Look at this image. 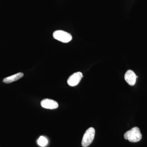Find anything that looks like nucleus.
I'll use <instances>...</instances> for the list:
<instances>
[{
  "label": "nucleus",
  "instance_id": "1",
  "mask_svg": "<svg viewBox=\"0 0 147 147\" xmlns=\"http://www.w3.org/2000/svg\"><path fill=\"white\" fill-rule=\"evenodd\" d=\"M124 137L131 142H139L142 139V134L138 127H135L127 131L124 134Z\"/></svg>",
  "mask_w": 147,
  "mask_h": 147
},
{
  "label": "nucleus",
  "instance_id": "2",
  "mask_svg": "<svg viewBox=\"0 0 147 147\" xmlns=\"http://www.w3.org/2000/svg\"><path fill=\"white\" fill-rule=\"evenodd\" d=\"M95 130L93 127H90L84 133L82 139V146L87 147L91 144L94 139Z\"/></svg>",
  "mask_w": 147,
  "mask_h": 147
},
{
  "label": "nucleus",
  "instance_id": "3",
  "mask_svg": "<svg viewBox=\"0 0 147 147\" xmlns=\"http://www.w3.org/2000/svg\"><path fill=\"white\" fill-rule=\"evenodd\" d=\"M53 36L55 39L64 43L69 42L72 38V36L70 34L63 30H57L54 32Z\"/></svg>",
  "mask_w": 147,
  "mask_h": 147
},
{
  "label": "nucleus",
  "instance_id": "4",
  "mask_svg": "<svg viewBox=\"0 0 147 147\" xmlns=\"http://www.w3.org/2000/svg\"><path fill=\"white\" fill-rule=\"evenodd\" d=\"M83 77V74L80 71L75 72L69 77L67 84L70 86H75L79 84Z\"/></svg>",
  "mask_w": 147,
  "mask_h": 147
},
{
  "label": "nucleus",
  "instance_id": "5",
  "mask_svg": "<svg viewBox=\"0 0 147 147\" xmlns=\"http://www.w3.org/2000/svg\"><path fill=\"white\" fill-rule=\"evenodd\" d=\"M40 105L42 108L51 110L57 109L59 106L57 101L48 98H45L41 100Z\"/></svg>",
  "mask_w": 147,
  "mask_h": 147
},
{
  "label": "nucleus",
  "instance_id": "6",
  "mask_svg": "<svg viewBox=\"0 0 147 147\" xmlns=\"http://www.w3.org/2000/svg\"><path fill=\"white\" fill-rule=\"evenodd\" d=\"M124 78L125 81L129 85L131 86L135 85L137 79V76L132 70H127L125 74Z\"/></svg>",
  "mask_w": 147,
  "mask_h": 147
},
{
  "label": "nucleus",
  "instance_id": "7",
  "mask_svg": "<svg viewBox=\"0 0 147 147\" xmlns=\"http://www.w3.org/2000/svg\"><path fill=\"white\" fill-rule=\"evenodd\" d=\"M24 76V74L22 72H19L12 76L6 77L3 79V82L6 84H10L15 81L19 80Z\"/></svg>",
  "mask_w": 147,
  "mask_h": 147
},
{
  "label": "nucleus",
  "instance_id": "8",
  "mask_svg": "<svg viewBox=\"0 0 147 147\" xmlns=\"http://www.w3.org/2000/svg\"><path fill=\"white\" fill-rule=\"evenodd\" d=\"M38 144L41 147H44L48 144V141L45 137L40 136L38 140Z\"/></svg>",
  "mask_w": 147,
  "mask_h": 147
}]
</instances>
